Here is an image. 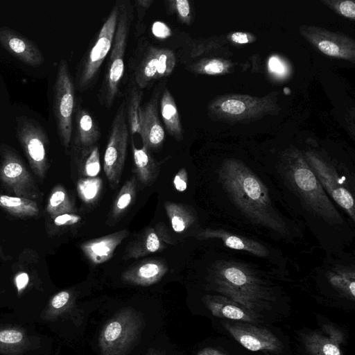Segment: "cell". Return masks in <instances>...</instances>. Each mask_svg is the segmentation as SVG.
<instances>
[{"instance_id": "6da1fadb", "label": "cell", "mask_w": 355, "mask_h": 355, "mask_svg": "<svg viewBox=\"0 0 355 355\" xmlns=\"http://www.w3.org/2000/svg\"><path fill=\"white\" fill-rule=\"evenodd\" d=\"M218 182L228 202L250 224L282 236L286 232V224L275 211L264 182L245 164L236 159L225 160L218 171Z\"/></svg>"}, {"instance_id": "7a4b0ae2", "label": "cell", "mask_w": 355, "mask_h": 355, "mask_svg": "<svg viewBox=\"0 0 355 355\" xmlns=\"http://www.w3.org/2000/svg\"><path fill=\"white\" fill-rule=\"evenodd\" d=\"M279 174L289 191L300 199V203L305 210L325 220L331 225L342 223V218L331 202L327 198L324 189L318 180L306 160L302 155L288 154L280 165Z\"/></svg>"}, {"instance_id": "3957f363", "label": "cell", "mask_w": 355, "mask_h": 355, "mask_svg": "<svg viewBox=\"0 0 355 355\" xmlns=\"http://www.w3.org/2000/svg\"><path fill=\"white\" fill-rule=\"evenodd\" d=\"M213 289L245 308L258 313L272 300L269 288L243 265L219 261L212 270Z\"/></svg>"}, {"instance_id": "277c9868", "label": "cell", "mask_w": 355, "mask_h": 355, "mask_svg": "<svg viewBox=\"0 0 355 355\" xmlns=\"http://www.w3.org/2000/svg\"><path fill=\"white\" fill-rule=\"evenodd\" d=\"M144 325L139 312L131 307L121 309L100 332L101 355H126L139 338Z\"/></svg>"}, {"instance_id": "5b68a950", "label": "cell", "mask_w": 355, "mask_h": 355, "mask_svg": "<svg viewBox=\"0 0 355 355\" xmlns=\"http://www.w3.org/2000/svg\"><path fill=\"white\" fill-rule=\"evenodd\" d=\"M210 117L225 122H245L257 119L277 110L268 95L263 98L248 95H224L211 101L207 107Z\"/></svg>"}, {"instance_id": "8992f818", "label": "cell", "mask_w": 355, "mask_h": 355, "mask_svg": "<svg viewBox=\"0 0 355 355\" xmlns=\"http://www.w3.org/2000/svg\"><path fill=\"white\" fill-rule=\"evenodd\" d=\"M76 87L65 59L58 64L53 88V114L61 144L70 147L76 107Z\"/></svg>"}, {"instance_id": "52a82bcc", "label": "cell", "mask_w": 355, "mask_h": 355, "mask_svg": "<svg viewBox=\"0 0 355 355\" xmlns=\"http://www.w3.org/2000/svg\"><path fill=\"white\" fill-rule=\"evenodd\" d=\"M119 15V6L114 5L100 29L91 49L81 60L74 85L79 91L87 89L93 83L99 69L110 51Z\"/></svg>"}, {"instance_id": "ba28073f", "label": "cell", "mask_w": 355, "mask_h": 355, "mask_svg": "<svg viewBox=\"0 0 355 355\" xmlns=\"http://www.w3.org/2000/svg\"><path fill=\"white\" fill-rule=\"evenodd\" d=\"M15 131L32 171L42 181L49 168V139L46 130L35 119L21 115L15 118Z\"/></svg>"}, {"instance_id": "9c48e42d", "label": "cell", "mask_w": 355, "mask_h": 355, "mask_svg": "<svg viewBox=\"0 0 355 355\" xmlns=\"http://www.w3.org/2000/svg\"><path fill=\"white\" fill-rule=\"evenodd\" d=\"M129 24V17L126 9L119 6V15L116 31L100 93L102 103L108 108L112 106L114 101L124 74V57Z\"/></svg>"}, {"instance_id": "30bf717a", "label": "cell", "mask_w": 355, "mask_h": 355, "mask_svg": "<svg viewBox=\"0 0 355 355\" xmlns=\"http://www.w3.org/2000/svg\"><path fill=\"white\" fill-rule=\"evenodd\" d=\"M0 180L17 197L41 198V192L17 152L6 144H0Z\"/></svg>"}, {"instance_id": "8fae6325", "label": "cell", "mask_w": 355, "mask_h": 355, "mask_svg": "<svg viewBox=\"0 0 355 355\" xmlns=\"http://www.w3.org/2000/svg\"><path fill=\"white\" fill-rule=\"evenodd\" d=\"M129 137L126 112L122 103L112 121L103 157V171L112 188H116L122 175Z\"/></svg>"}, {"instance_id": "7c38bea8", "label": "cell", "mask_w": 355, "mask_h": 355, "mask_svg": "<svg viewBox=\"0 0 355 355\" xmlns=\"http://www.w3.org/2000/svg\"><path fill=\"white\" fill-rule=\"evenodd\" d=\"M306 160L322 188L334 200L349 214L354 221V201L353 193L349 189V182L340 175L334 166L307 152Z\"/></svg>"}, {"instance_id": "4fadbf2b", "label": "cell", "mask_w": 355, "mask_h": 355, "mask_svg": "<svg viewBox=\"0 0 355 355\" xmlns=\"http://www.w3.org/2000/svg\"><path fill=\"white\" fill-rule=\"evenodd\" d=\"M300 31L307 41L324 54L354 61L355 42L352 37L313 26H301Z\"/></svg>"}, {"instance_id": "5bb4252c", "label": "cell", "mask_w": 355, "mask_h": 355, "mask_svg": "<svg viewBox=\"0 0 355 355\" xmlns=\"http://www.w3.org/2000/svg\"><path fill=\"white\" fill-rule=\"evenodd\" d=\"M175 64L176 56L171 49L150 46L137 67V85L144 89L152 80L169 76Z\"/></svg>"}, {"instance_id": "9a60e30c", "label": "cell", "mask_w": 355, "mask_h": 355, "mask_svg": "<svg viewBox=\"0 0 355 355\" xmlns=\"http://www.w3.org/2000/svg\"><path fill=\"white\" fill-rule=\"evenodd\" d=\"M223 327L235 340L250 351H282V345L278 338L266 328L243 322H224Z\"/></svg>"}, {"instance_id": "2e32d148", "label": "cell", "mask_w": 355, "mask_h": 355, "mask_svg": "<svg viewBox=\"0 0 355 355\" xmlns=\"http://www.w3.org/2000/svg\"><path fill=\"white\" fill-rule=\"evenodd\" d=\"M0 44L27 65L37 67L44 62L43 53L34 41L8 26H0Z\"/></svg>"}, {"instance_id": "e0dca14e", "label": "cell", "mask_w": 355, "mask_h": 355, "mask_svg": "<svg viewBox=\"0 0 355 355\" xmlns=\"http://www.w3.org/2000/svg\"><path fill=\"white\" fill-rule=\"evenodd\" d=\"M76 100L73 119V130L70 146L71 151H80L96 145L101 137L97 121L81 103Z\"/></svg>"}, {"instance_id": "ac0fdd59", "label": "cell", "mask_w": 355, "mask_h": 355, "mask_svg": "<svg viewBox=\"0 0 355 355\" xmlns=\"http://www.w3.org/2000/svg\"><path fill=\"white\" fill-rule=\"evenodd\" d=\"M158 96L155 94L139 110V135L149 150L159 148L165 139L164 127L158 116Z\"/></svg>"}, {"instance_id": "d6986e66", "label": "cell", "mask_w": 355, "mask_h": 355, "mask_svg": "<svg viewBox=\"0 0 355 355\" xmlns=\"http://www.w3.org/2000/svg\"><path fill=\"white\" fill-rule=\"evenodd\" d=\"M343 333L332 325L326 324L321 331H312L302 336L306 350L312 355H343L340 347Z\"/></svg>"}, {"instance_id": "ffe728a7", "label": "cell", "mask_w": 355, "mask_h": 355, "mask_svg": "<svg viewBox=\"0 0 355 355\" xmlns=\"http://www.w3.org/2000/svg\"><path fill=\"white\" fill-rule=\"evenodd\" d=\"M202 302L213 315L243 322H258L260 315L223 295H206Z\"/></svg>"}, {"instance_id": "44dd1931", "label": "cell", "mask_w": 355, "mask_h": 355, "mask_svg": "<svg viewBox=\"0 0 355 355\" xmlns=\"http://www.w3.org/2000/svg\"><path fill=\"white\" fill-rule=\"evenodd\" d=\"M129 234L123 229L116 232L83 242L80 248L87 259L94 265H100L109 261L116 248Z\"/></svg>"}, {"instance_id": "7402d4cb", "label": "cell", "mask_w": 355, "mask_h": 355, "mask_svg": "<svg viewBox=\"0 0 355 355\" xmlns=\"http://www.w3.org/2000/svg\"><path fill=\"white\" fill-rule=\"evenodd\" d=\"M168 270L162 259H145L125 270L121 275L123 282L132 285L148 286L159 282Z\"/></svg>"}, {"instance_id": "603a6c76", "label": "cell", "mask_w": 355, "mask_h": 355, "mask_svg": "<svg viewBox=\"0 0 355 355\" xmlns=\"http://www.w3.org/2000/svg\"><path fill=\"white\" fill-rule=\"evenodd\" d=\"M166 247L167 244L161 238L155 228L147 227L127 245L124 259H139L160 252Z\"/></svg>"}, {"instance_id": "cb8c5ba5", "label": "cell", "mask_w": 355, "mask_h": 355, "mask_svg": "<svg viewBox=\"0 0 355 355\" xmlns=\"http://www.w3.org/2000/svg\"><path fill=\"white\" fill-rule=\"evenodd\" d=\"M200 239H220L224 245L230 248L252 253L260 257H266L269 252L260 243L244 236L232 234L224 230H204L198 234Z\"/></svg>"}, {"instance_id": "d4e9b609", "label": "cell", "mask_w": 355, "mask_h": 355, "mask_svg": "<svg viewBox=\"0 0 355 355\" xmlns=\"http://www.w3.org/2000/svg\"><path fill=\"white\" fill-rule=\"evenodd\" d=\"M134 171L139 180L145 185L154 182L159 175V165L144 146L138 148L132 140Z\"/></svg>"}, {"instance_id": "484cf974", "label": "cell", "mask_w": 355, "mask_h": 355, "mask_svg": "<svg viewBox=\"0 0 355 355\" xmlns=\"http://www.w3.org/2000/svg\"><path fill=\"white\" fill-rule=\"evenodd\" d=\"M160 114L167 132L178 141L183 138L180 116L171 92L165 89L160 99Z\"/></svg>"}, {"instance_id": "4316f807", "label": "cell", "mask_w": 355, "mask_h": 355, "mask_svg": "<svg viewBox=\"0 0 355 355\" xmlns=\"http://www.w3.org/2000/svg\"><path fill=\"white\" fill-rule=\"evenodd\" d=\"M164 208L171 227L177 233L186 231L196 220L194 212L185 205L167 201Z\"/></svg>"}, {"instance_id": "83f0119b", "label": "cell", "mask_w": 355, "mask_h": 355, "mask_svg": "<svg viewBox=\"0 0 355 355\" xmlns=\"http://www.w3.org/2000/svg\"><path fill=\"white\" fill-rule=\"evenodd\" d=\"M0 207L17 217H33L40 213L35 200L17 196L0 194Z\"/></svg>"}, {"instance_id": "f1b7e54d", "label": "cell", "mask_w": 355, "mask_h": 355, "mask_svg": "<svg viewBox=\"0 0 355 355\" xmlns=\"http://www.w3.org/2000/svg\"><path fill=\"white\" fill-rule=\"evenodd\" d=\"M78 168L83 178H94L101 171L100 153L97 145L80 151H72Z\"/></svg>"}, {"instance_id": "f546056e", "label": "cell", "mask_w": 355, "mask_h": 355, "mask_svg": "<svg viewBox=\"0 0 355 355\" xmlns=\"http://www.w3.org/2000/svg\"><path fill=\"white\" fill-rule=\"evenodd\" d=\"M46 211L52 218L60 214L76 212L73 202L62 185L55 186L51 191L47 201Z\"/></svg>"}, {"instance_id": "4dcf8cb0", "label": "cell", "mask_w": 355, "mask_h": 355, "mask_svg": "<svg viewBox=\"0 0 355 355\" xmlns=\"http://www.w3.org/2000/svg\"><path fill=\"white\" fill-rule=\"evenodd\" d=\"M137 196V182L135 176L125 181L116 196L111 209V216H121L134 202Z\"/></svg>"}, {"instance_id": "1f68e13d", "label": "cell", "mask_w": 355, "mask_h": 355, "mask_svg": "<svg viewBox=\"0 0 355 355\" xmlns=\"http://www.w3.org/2000/svg\"><path fill=\"white\" fill-rule=\"evenodd\" d=\"M77 192L86 204H93L98 198L103 188L102 180L98 177L81 178L77 182Z\"/></svg>"}, {"instance_id": "d6a6232c", "label": "cell", "mask_w": 355, "mask_h": 355, "mask_svg": "<svg viewBox=\"0 0 355 355\" xmlns=\"http://www.w3.org/2000/svg\"><path fill=\"white\" fill-rule=\"evenodd\" d=\"M329 280L331 284L344 296L352 300L355 297L354 272L352 270H337L330 273Z\"/></svg>"}, {"instance_id": "836d02e7", "label": "cell", "mask_w": 355, "mask_h": 355, "mask_svg": "<svg viewBox=\"0 0 355 355\" xmlns=\"http://www.w3.org/2000/svg\"><path fill=\"white\" fill-rule=\"evenodd\" d=\"M187 69L196 73L216 75L224 73L227 70L225 61L216 59H203L187 66Z\"/></svg>"}, {"instance_id": "e575fe53", "label": "cell", "mask_w": 355, "mask_h": 355, "mask_svg": "<svg viewBox=\"0 0 355 355\" xmlns=\"http://www.w3.org/2000/svg\"><path fill=\"white\" fill-rule=\"evenodd\" d=\"M142 93L137 89L131 92L128 105L127 107L126 116L130 125V130L132 135L140 133L139 127V110L141 107Z\"/></svg>"}, {"instance_id": "d590c367", "label": "cell", "mask_w": 355, "mask_h": 355, "mask_svg": "<svg viewBox=\"0 0 355 355\" xmlns=\"http://www.w3.org/2000/svg\"><path fill=\"white\" fill-rule=\"evenodd\" d=\"M25 343L26 336L20 329H0V350L16 349L24 345Z\"/></svg>"}, {"instance_id": "8d00e7d4", "label": "cell", "mask_w": 355, "mask_h": 355, "mask_svg": "<svg viewBox=\"0 0 355 355\" xmlns=\"http://www.w3.org/2000/svg\"><path fill=\"white\" fill-rule=\"evenodd\" d=\"M167 10L174 13L180 22L190 25L192 23L193 15L191 2L188 0H168L166 2Z\"/></svg>"}, {"instance_id": "74e56055", "label": "cell", "mask_w": 355, "mask_h": 355, "mask_svg": "<svg viewBox=\"0 0 355 355\" xmlns=\"http://www.w3.org/2000/svg\"><path fill=\"white\" fill-rule=\"evenodd\" d=\"M71 293L68 291H62L55 294L51 300L49 306L53 315L60 313L69 304Z\"/></svg>"}, {"instance_id": "f35d334b", "label": "cell", "mask_w": 355, "mask_h": 355, "mask_svg": "<svg viewBox=\"0 0 355 355\" xmlns=\"http://www.w3.org/2000/svg\"><path fill=\"white\" fill-rule=\"evenodd\" d=\"M333 4L335 10L347 18L354 19L355 3L353 1H329Z\"/></svg>"}, {"instance_id": "ab89813d", "label": "cell", "mask_w": 355, "mask_h": 355, "mask_svg": "<svg viewBox=\"0 0 355 355\" xmlns=\"http://www.w3.org/2000/svg\"><path fill=\"white\" fill-rule=\"evenodd\" d=\"M268 69L272 74L282 77L288 73V67L285 62L277 55H272L269 58Z\"/></svg>"}, {"instance_id": "60d3db41", "label": "cell", "mask_w": 355, "mask_h": 355, "mask_svg": "<svg viewBox=\"0 0 355 355\" xmlns=\"http://www.w3.org/2000/svg\"><path fill=\"white\" fill-rule=\"evenodd\" d=\"M81 219V216L76 213L60 214L53 218L55 225L61 227L73 226Z\"/></svg>"}, {"instance_id": "b9f144b4", "label": "cell", "mask_w": 355, "mask_h": 355, "mask_svg": "<svg viewBox=\"0 0 355 355\" xmlns=\"http://www.w3.org/2000/svg\"><path fill=\"white\" fill-rule=\"evenodd\" d=\"M173 186L178 192H183L187 189L188 173L185 168H180L173 180Z\"/></svg>"}, {"instance_id": "7bdbcfd3", "label": "cell", "mask_w": 355, "mask_h": 355, "mask_svg": "<svg viewBox=\"0 0 355 355\" xmlns=\"http://www.w3.org/2000/svg\"><path fill=\"white\" fill-rule=\"evenodd\" d=\"M15 282L18 293H20L27 286L28 276L25 272H20L15 277Z\"/></svg>"}, {"instance_id": "ee69618b", "label": "cell", "mask_w": 355, "mask_h": 355, "mask_svg": "<svg viewBox=\"0 0 355 355\" xmlns=\"http://www.w3.org/2000/svg\"><path fill=\"white\" fill-rule=\"evenodd\" d=\"M155 230L161 236V238L163 239V241L167 244H173V241L172 240L171 237L170 236L167 229L164 225L157 224L155 227Z\"/></svg>"}, {"instance_id": "f6af8a7d", "label": "cell", "mask_w": 355, "mask_h": 355, "mask_svg": "<svg viewBox=\"0 0 355 355\" xmlns=\"http://www.w3.org/2000/svg\"><path fill=\"white\" fill-rule=\"evenodd\" d=\"M231 40L238 44H246L250 42L249 35L241 32H236L232 34Z\"/></svg>"}, {"instance_id": "bcb514c9", "label": "cell", "mask_w": 355, "mask_h": 355, "mask_svg": "<svg viewBox=\"0 0 355 355\" xmlns=\"http://www.w3.org/2000/svg\"><path fill=\"white\" fill-rule=\"evenodd\" d=\"M197 355H225L220 351L212 348V347H206L199 351Z\"/></svg>"}, {"instance_id": "7dc6e473", "label": "cell", "mask_w": 355, "mask_h": 355, "mask_svg": "<svg viewBox=\"0 0 355 355\" xmlns=\"http://www.w3.org/2000/svg\"><path fill=\"white\" fill-rule=\"evenodd\" d=\"M153 3L152 0H137L135 1V3L137 6L139 8H142L144 9L148 8L150 5Z\"/></svg>"}, {"instance_id": "c3c4849f", "label": "cell", "mask_w": 355, "mask_h": 355, "mask_svg": "<svg viewBox=\"0 0 355 355\" xmlns=\"http://www.w3.org/2000/svg\"><path fill=\"white\" fill-rule=\"evenodd\" d=\"M145 355H165V352L159 349H150Z\"/></svg>"}, {"instance_id": "681fc988", "label": "cell", "mask_w": 355, "mask_h": 355, "mask_svg": "<svg viewBox=\"0 0 355 355\" xmlns=\"http://www.w3.org/2000/svg\"><path fill=\"white\" fill-rule=\"evenodd\" d=\"M1 254H2V250H1V248L0 246V257L1 256Z\"/></svg>"}]
</instances>
